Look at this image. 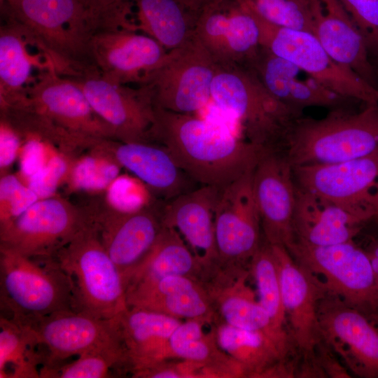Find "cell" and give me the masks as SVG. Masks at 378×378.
I'll use <instances>...</instances> for the list:
<instances>
[{
	"label": "cell",
	"instance_id": "5bb4252c",
	"mask_svg": "<svg viewBox=\"0 0 378 378\" xmlns=\"http://www.w3.org/2000/svg\"><path fill=\"white\" fill-rule=\"evenodd\" d=\"M30 326L34 330L45 355L41 368L51 367L72 356L90 353L115 354L128 360L119 317L103 319L66 310L41 318Z\"/></svg>",
	"mask_w": 378,
	"mask_h": 378
},
{
	"label": "cell",
	"instance_id": "f1b7e54d",
	"mask_svg": "<svg viewBox=\"0 0 378 378\" xmlns=\"http://www.w3.org/2000/svg\"><path fill=\"white\" fill-rule=\"evenodd\" d=\"M128 307H141L185 320L211 326L217 319L205 284L186 276H169L150 288L127 295Z\"/></svg>",
	"mask_w": 378,
	"mask_h": 378
},
{
	"label": "cell",
	"instance_id": "c3c4849f",
	"mask_svg": "<svg viewBox=\"0 0 378 378\" xmlns=\"http://www.w3.org/2000/svg\"><path fill=\"white\" fill-rule=\"evenodd\" d=\"M183 4L192 11L199 14L207 6L219 0H181Z\"/></svg>",
	"mask_w": 378,
	"mask_h": 378
},
{
	"label": "cell",
	"instance_id": "8d00e7d4",
	"mask_svg": "<svg viewBox=\"0 0 378 378\" xmlns=\"http://www.w3.org/2000/svg\"><path fill=\"white\" fill-rule=\"evenodd\" d=\"M248 270L255 282L258 302L278 329L288 332L276 259L271 244L263 237L250 260Z\"/></svg>",
	"mask_w": 378,
	"mask_h": 378
},
{
	"label": "cell",
	"instance_id": "e0dca14e",
	"mask_svg": "<svg viewBox=\"0 0 378 378\" xmlns=\"http://www.w3.org/2000/svg\"><path fill=\"white\" fill-rule=\"evenodd\" d=\"M75 80L94 111L111 127L115 140L153 142L155 107L146 87L117 83L99 72Z\"/></svg>",
	"mask_w": 378,
	"mask_h": 378
},
{
	"label": "cell",
	"instance_id": "cb8c5ba5",
	"mask_svg": "<svg viewBox=\"0 0 378 378\" xmlns=\"http://www.w3.org/2000/svg\"><path fill=\"white\" fill-rule=\"evenodd\" d=\"M246 67L276 99L300 114L305 108L318 106L330 110L348 106L354 101L328 90L293 63L262 46Z\"/></svg>",
	"mask_w": 378,
	"mask_h": 378
},
{
	"label": "cell",
	"instance_id": "7a4b0ae2",
	"mask_svg": "<svg viewBox=\"0 0 378 378\" xmlns=\"http://www.w3.org/2000/svg\"><path fill=\"white\" fill-rule=\"evenodd\" d=\"M1 13L30 29L53 57L59 75L99 72L92 53L96 31L78 0H0Z\"/></svg>",
	"mask_w": 378,
	"mask_h": 378
},
{
	"label": "cell",
	"instance_id": "e575fe53",
	"mask_svg": "<svg viewBox=\"0 0 378 378\" xmlns=\"http://www.w3.org/2000/svg\"><path fill=\"white\" fill-rule=\"evenodd\" d=\"M45 356L34 330L0 316V378H38Z\"/></svg>",
	"mask_w": 378,
	"mask_h": 378
},
{
	"label": "cell",
	"instance_id": "ba28073f",
	"mask_svg": "<svg viewBox=\"0 0 378 378\" xmlns=\"http://www.w3.org/2000/svg\"><path fill=\"white\" fill-rule=\"evenodd\" d=\"M254 15L260 27L261 46L293 63L343 97L365 104H378V89L337 62L312 32L275 26Z\"/></svg>",
	"mask_w": 378,
	"mask_h": 378
},
{
	"label": "cell",
	"instance_id": "f6af8a7d",
	"mask_svg": "<svg viewBox=\"0 0 378 378\" xmlns=\"http://www.w3.org/2000/svg\"><path fill=\"white\" fill-rule=\"evenodd\" d=\"M20 136L22 138V144L18 156L19 176L26 183L31 176L48 163L55 153L59 151L52 144L38 136L31 134H20Z\"/></svg>",
	"mask_w": 378,
	"mask_h": 378
},
{
	"label": "cell",
	"instance_id": "7bdbcfd3",
	"mask_svg": "<svg viewBox=\"0 0 378 378\" xmlns=\"http://www.w3.org/2000/svg\"><path fill=\"white\" fill-rule=\"evenodd\" d=\"M363 36L370 57L378 55V0H338Z\"/></svg>",
	"mask_w": 378,
	"mask_h": 378
},
{
	"label": "cell",
	"instance_id": "1f68e13d",
	"mask_svg": "<svg viewBox=\"0 0 378 378\" xmlns=\"http://www.w3.org/2000/svg\"><path fill=\"white\" fill-rule=\"evenodd\" d=\"M198 15L181 0H135L132 20L136 31L153 38L168 52L195 37Z\"/></svg>",
	"mask_w": 378,
	"mask_h": 378
},
{
	"label": "cell",
	"instance_id": "484cf974",
	"mask_svg": "<svg viewBox=\"0 0 378 378\" xmlns=\"http://www.w3.org/2000/svg\"><path fill=\"white\" fill-rule=\"evenodd\" d=\"M312 33L328 54L378 89V78L365 41L338 0H308Z\"/></svg>",
	"mask_w": 378,
	"mask_h": 378
},
{
	"label": "cell",
	"instance_id": "4316f807",
	"mask_svg": "<svg viewBox=\"0 0 378 378\" xmlns=\"http://www.w3.org/2000/svg\"><path fill=\"white\" fill-rule=\"evenodd\" d=\"M249 271L237 276H221L206 286L217 319L241 329L261 332L292 355L296 350L288 332L278 329L246 285ZM215 321V322H216Z\"/></svg>",
	"mask_w": 378,
	"mask_h": 378
},
{
	"label": "cell",
	"instance_id": "7dc6e473",
	"mask_svg": "<svg viewBox=\"0 0 378 378\" xmlns=\"http://www.w3.org/2000/svg\"><path fill=\"white\" fill-rule=\"evenodd\" d=\"M363 248L368 255L373 270L378 279V237L372 239L368 245Z\"/></svg>",
	"mask_w": 378,
	"mask_h": 378
},
{
	"label": "cell",
	"instance_id": "9c48e42d",
	"mask_svg": "<svg viewBox=\"0 0 378 378\" xmlns=\"http://www.w3.org/2000/svg\"><path fill=\"white\" fill-rule=\"evenodd\" d=\"M163 203L153 201L133 212L117 211L104 198L85 205L105 249L122 274L126 288L162 236L165 227Z\"/></svg>",
	"mask_w": 378,
	"mask_h": 378
},
{
	"label": "cell",
	"instance_id": "277c9868",
	"mask_svg": "<svg viewBox=\"0 0 378 378\" xmlns=\"http://www.w3.org/2000/svg\"><path fill=\"white\" fill-rule=\"evenodd\" d=\"M53 257L71 281L75 312L115 319L128 308L122 274L91 220Z\"/></svg>",
	"mask_w": 378,
	"mask_h": 378
},
{
	"label": "cell",
	"instance_id": "b9f144b4",
	"mask_svg": "<svg viewBox=\"0 0 378 378\" xmlns=\"http://www.w3.org/2000/svg\"><path fill=\"white\" fill-rule=\"evenodd\" d=\"M38 200L19 175L5 174L0 179V225L24 212Z\"/></svg>",
	"mask_w": 378,
	"mask_h": 378
},
{
	"label": "cell",
	"instance_id": "4dcf8cb0",
	"mask_svg": "<svg viewBox=\"0 0 378 378\" xmlns=\"http://www.w3.org/2000/svg\"><path fill=\"white\" fill-rule=\"evenodd\" d=\"M169 276H186L204 284L211 279L180 234L165 225L153 253L127 284L126 297L146 290Z\"/></svg>",
	"mask_w": 378,
	"mask_h": 378
},
{
	"label": "cell",
	"instance_id": "836d02e7",
	"mask_svg": "<svg viewBox=\"0 0 378 378\" xmlns=\"http://www.w3.org/2000/svg\"><path fill=\"white\" fill-rule=\"evenodd\" d=\"M219 347L244 369L246 377H267L290 354L265 335L217 321L211 326Z\"/></svg>",
	"mask_w": 378,
	"mask_h": 378
},
{
	"label": "cell",
	"instance_id": "ab89813d",
	"mask_svg": "<svg viewBox=\"0 0 378 378\" xmlns=\"http://www.w3.org/2000/svg\"><path fill=\"white\" fill-rule=\"evenodd\" d=\"M96 31H135L132 18L135 0H78Z\"/></svg>",
	"mask_w": 378,
	"mask_h": 378
},
{
	"label": "cell",
	"instance_id": "ac0fdd59",
	"mask_svg": "<svg viewBox=\"0 0 378 378\" xmlns=\"http://www.w3.org/2000/svg\"><path fill=\"white\" fill-rule=\"evenodd\" d=\"M271 246L288 332L302 358H313L323 341L318 307L326 289L322 281L298 262L284 246Z\"/></svg>",
	"mask_w": 378,
	"mask_h": 378
},
{
	"label": "cell",
	"instance_id": "f35d334b",
	"mask_svg": "<svg viewBox=\"0 0 378 378\" xmlns=\"http://www.w3.org/2000/svg\"><path fill=\"white\" fill-rule=\"evenodd\" d=\"M258 17L275 26L312 32L308 0H243Z\"/></svg>",
	"mask_w": 378,
	"mask_h": 378
},
{
	"label": "cell",
	"instance_id": "7c38bea8",
	"mask_svg": "<svg viewBox=\"0 0 378 378\" xmlns=\"http://www.w3.org/2000/svg\"><path fill=\"white\" fill-rule=\"evenodd\" d=\"M295 182L367 221L378 218V148L343 162L293 166Z\"/></svg>",
	"mask_w": 378,
	"mask_h": 378
},
{
	"label": "cell",
	"instance_id": "8992f818",
	"mask_svg": "<svg viewBox=\"0 0 378 378\" xmlns=\"http://www.w3.org/2000/svg\"><path fill=\"white\" fill-rule=\"evenodd\" d=\"M211 97L234 118L248 141L263 149L281 150L293 125L302 116L276 99L244 66L218 65Z\"/></svg>",
	"mask_w": 378,
	"mask_h": 378
},
{
	"label": "cell",
	"instance_id": "ee69618b",
	"mask_svg": "<svg viewBox=\"0 0 378 378\" xmlns=\"http://www.w3.org/2000/svg\"><path fill=\"white\" fill-rule=\"evenodd\" d=\"M73 160L61 152H57L40 171L26 181V184L38 199L56 195L59 186L66 180Z\"/></svg>",
	"mask_w": 378,
	"mask_h": 378
},
{
	"label": "cell",
	"instance_id": "4fadbf2b",
	"mask_svg": "<svg viewBox=\"0 0 378 378\" xmlns=\"http://www.w3.org/2000/svg\"><path fill=\"white\" fill-rule=\"evenodd\" d=\"M253 172L220 189L215 211L219 272L248 270L262 240L260 218L253 191Z\"/></svg>",
	"mask_w": 378,
	"mask_h": 378
},
{
	"label": "cell",
	"instance_id": "6da1fadb",
	"mask_svg": "<svg viewBox=\"0 0 378 378\" xmlns=\"http://www.w3.org/2000/svg\"><path fill=\"white\" fill-rule=\"evenodd\" d=\"M155 116L152 141L164 146L200 186H227L254 169L262 149L192 114L155 107Z\"/></svg>",
	"mask_w": 378,
	"mask_h": 378
},
{
	"label": "cell",
	"instance_id": "7402d4cb",
	"mask_svg": "<svg viewBox=\"0 0 378 378\" xmlns=\"http://www.w3.org/2000/svg\"><path fill=\"white\" fill-rule=\"evenodd\" d=\"M92 53L104 78L120 84L140 85L162 61L167 51L143 33L116 29L95 33Z\"/></svg>",
	"mask_w": 378,
	"mask_h": 378
},
{
	"label": "cell",
	"instance_id": "d4e9b609",
	"mask_svg": "<svg viewBox=\"0 0 378 378\" xmlns=\"http://www.w3.org/2000/svg\"><path fill=\"white\" fill-rule=\"evenodd\" d=\"M99 143L122 168L142 181L155 199L167 202L194 189V181L160 144L113 139H102Z\"/></svg>",
	"mask_w": 378,
	"mask_h": 378
},
{
	"label": "cell",
	"instance_id": "30bf717a",
	"mask_svg": "<svg viewBox=\"0 0 378 378\" xmlns=\"http://www.w3.org/2000/svg\"><path fill=\"white\" fill-rule=\"evenodd\" d=\"M218 65L195 36L183 46L168 51L140 85L148 90L154 107L192 114L211 97Z\"/></svg>",
	"mask_w": 378,
	"mask_h": 378
},
{
	"label": "cell",
	"instance_id": "681fc988",
	"mask_svg": "<svg viewBox=\"0 0 378 378\" xmlns=\"http://www.w3.org/2000/svg\"><path fill=\"white\" fill-rule=\"evenodd\" d=\"M372 63L373 64L374 69L376 71L377 78H378V55L375 56L370 57Z\"/></svg>",
	"mask_w": 378,
	"mask_h": 378
},
{
	"label": "cell",
	"instance_id": "3957f363",
	"mask_svg": "<svg viewBox=\"0 0 378 378\" xmlns=\"http://www.w3.org/2000/svg\"><path fill=\"white\" fill-rule=\"evenodd\" d=\"M378 148V104L355 112L330 109L323 118H298L281 151L291 166L333 163L369 155Z\"/></svg>",
	"mask_w": 378,
	"mask_h": 378
},
{
	"label": "cell",
	"instance_id": "5b68a950",
	"mask_svg": "<svg viewBox=\"0 0 378 378\" xmlns=\"http://www.w3.org/2000/svg\"><path fill=\"white\" fill-rule=\"evenodd\" d=\"M1 314L24 325L74 310L71 281L52 257L0 248Z\"/></svg>",
	"mask_w": 378,
	"mask_h": 378
},
{
	"label": "cell",
	"instance_id": "bcb514c9",
	"mask_svg": "<svg viewBox=\"0 0 378 378\" xmlns=\"http://www.w3.org/2000/svg\"><path fill=\"white\" fill-rule=\"evenodd\" d=\"M22 138L15 127L4 118L0 120V172L1 176L18 158Z\"/></svg>",
	"mask_w": 378,
	"mask_h": 378
},
{
	"label": "cell",
	"instance_id": "52a82bcc",
	"mask_svg": "<svg viewBox=\"0 0 378 378\" xmlns=\"http://www.w3.org/2000/svg\"><path fill=\"white\" fill-rule=\"evenodd\" d=\"M286 248L328 293L360 312L378 314V279L365 251L354 240L328 246L295 240Z\"/></svg>",
	"mask_w": 378,
	"mask_h": 378
},
{
	"label": "cell",
	"instance_id": "ffe728a7",
	"mask_svg": "<svg viewBox=\"0 0 378 378\" xmlns=\"http://www.w3.org/2000/svg\"><path fill=\"white\" fill-rule=\"evenodd\" d=\"M253 191L263 238L288 248L295 241L293 215L296 184L282 151L262 149L253 172Z\"/></svg>",
	"mask_w": 378,
	"mask_h": 378
},
{
	"label": "cell",
	"instance_id": "f546056e",
	"mask_svg": "<svg viewBox=\"0 0 378 378\" xmlns=\"http://www.w3.org/2000/svg\"><path fill=\"white\" fill-rule=\"evenodd\" d=\"M183 321L150 309L128 307L119 316L130 372L170 359L169 340Z\"/></svg>",
	"mask_w": 378,
	"mask_h": 378
},
{
	"label": "cell",
	"instance_id": "603a6c76",
	"mask_svg": "<svg viewBox=\"0 0 378 378\" xmlns=\"http://www.w3.org/2000/svg\"><path fill=\"white\" fill-rule=\"evenodd\" d=\"M220 189L200 186L164 202L162 206L164 225L174 228L180 234L205 267L211 279L219 272L215 211Z\"/></svg>",
	"mask_w": 378,
	"mask_h": 378
},
{
	"label": "cell",
	"instance_id": "44dd1931",
	"mask_svg": "<svg viewBox=\"0 0 378 378\" xmlns=\"http://www.w3.org/2000/svg\"><path fill=\"white\" fill-rule=\"evenodd\" d=\"M34 111L55 126L85 139H113L111 127L94 111L78 83L52 71L29 91L19 108Z\"/></svg>",
	"mask_w": 378,
	"mask_h": 378
},
{
	"label": "cell",
	"instance_id": "8fae6325",
	"mask_svg": "<svg viewBox=\"0 0 378 378\" xmlns=\"http://www.w3.org/2000/svg\"><path fill=\"white\" fill-rule=\"evenodd\" d=\"M90 221L85 206L55 195L38 199L0 225V248L29 257H52Z\"/></svg>",
	"mask_w": 378,
	"mask_h": 378
},
{
	"label": "cell",
	"instance_id": "d590c367",
	"mask_svg": "<svg viewBox=\"0 0 378 378\" xmlns=\"http://www.w3.org/2000/svg\"><path fill=\"white\" fill-rule=\"evenodd\" d=\"M100 139L72 161L65 181L69 192H105L120 175L122 167L100 146Z\"/></svg>",
	"mask_w": 378,
	"mask_h": 378
},
{
	"label": "cell",
	"instance_id": "83f0119b",
	"mask_svg": "<svg viewBox=\"0 0 378 378\" xmlns=\"http://www.w3.org/2000/svg\"><path fill=\"white\" fill-rule=\"evenodd\" d=\"M366 222L354 212L296 185L293 221L295 240L312 246L353 241Z\"/></svg>",
	"mask_w": 378,
	"mask_h": 378
},
{
	"label": "cell",
	"instance_id": "d6986e66",
	"mask_svg": "<svg viewBox=\"0 0 378 378\" xmlns=\"http://www.w3.org/2000/svg\"><path fill=\"white\" fill-rule=\"evenodd\" d=\"M52 71L58 73L55 62L39 38L5 17L0 27L1 109L21 106L29 90Z\"/></svg>",
	"mask_w": 378,
	"mask_h": 378
},
{
	"label": "cell",
	"instance_id": "d6a6232c",
	"mask_svg": "<svg viewBox=\"0 0 378 378\" xmlns=\"http://www.w3.org/2000/svg\"><path fill=\"white\" fill-rule=\"evenodd\" d=\"M205 322L185 320L169 340L170 359H181L204 364L212 377H246L242 367L218 346L211 328L205 332Z\"/></svg>",
	"mask_w": 378,
	"mask_h": 378
},
{
	"label": "cell",
	"instance_id": "74e56055",
	"mask_svg": "<svg viewBox=\"0 0 378 378\" xmlns=\"http://www.w3.org/2000/svg\"><path fill=\"white\" fill-rule=\"evenodd\" d=\"M129 372L126 357L111 353L83 354L68 363L41 368L42 378H104L111 377V372Z\"/></svg>",
	"mask_w": 378,
	"mask_h": 378
},
{
	"label": "cell",
	"instance_id": "2e32d148",
	"mask_svg": "<svg viewBox=\"0 0 378 378\" xmlns=\"http://www.w3.org/2000/svg\"><path fill=\"white\" fill-rule=\"evenodd\" d=\"M195 36L220 66H247L261 47L258 20L243 0H219L202 10Z\"/></svg>",
	"mask_w": 378,
	"mask_h": 378
},
{
	"label": "cell",
	"instance_id": "60d3db41",
	"mask_svg": "<svg viewBox=\"0 0 378 378\" xmlns=\"http://www.w3.org/2000/svg\"><path fill=\"white\" fill-rule=\"evenodd\" d=\"M104 193L105 202L121 212L136 211L155 201L142 181L125 174L119 175Z\"/></svg>",
	"mask_w": 378,
	"mask_h": 378
},
{
	"label": "cell",
	"instance_id": "9a60e30c",
	"mask_svg": "<svg viewBox=\"0 0 378 378\" xmlns=\"http://www.w3.org/2000/svg\"><path fill=\"white\" fill-rule=\"evenodd\" d=\"M323 340L351 372L378 378V314H365L326 290L318 307Z\"/></svg>",
	"mask_w": 378,
	"mask_h": 378
}]
</instances>
